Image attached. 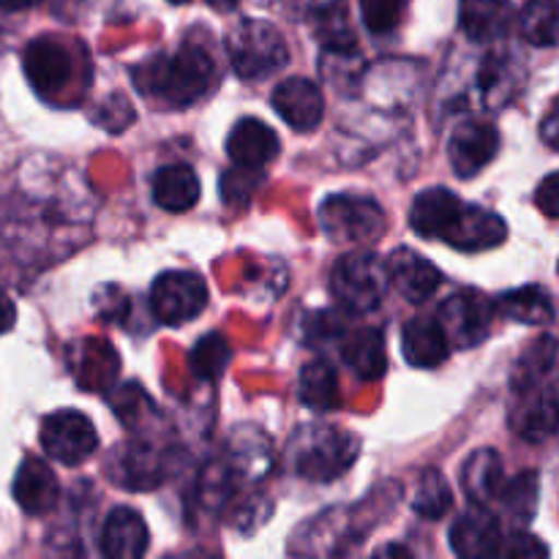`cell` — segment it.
I'll return each instance as SVG.
<instances>
[{"label": "cell", "instance_id": "cell-1", "mask_svg": "<svg viewBox=\"0 0 559 559\" xmlns=\"http://www.w3.org/2000/svg\"><path fill=\"white\" fill-rule=\"evenodd\" d=\"M213 74V58L200 47V44H189L175 49L169 55H153L145 63L134 69V85L136 91L145 96L158 98L167 107H191L197 98H202L211 87Z\"/></svg>", "mask_w": 559, "mask_h": 559}, {"label": "cell", "instance_id": "cell-2", "mask_svg": "<svg viewBox=\"0 0 559 559\" xmlns=\"http://www.w3.org/2000/svg\"><path fill=\"white\" fill-rule=\"evenodd\" d=\"M358 435L338 426H300L289 442V462L295 475L311 484H331L358 462Z\"/></svg>", "mask_w": 559, "mask_h": 559}, {"label": "cell", "instance_id": "cell-3", "mask_svg": "<svg viewBox=\"0 0 559 559\" xmlns=\"http://www.w3.org/2000/svg\"><path fill=\"white\" fill-rule=\"evenodd\" d=\"M229 63L240 80L262 82L289 63L282 31L265 20H240L227 36Z\"/></svg>", "mask_w": 559, "mask_h": 559}, {"label": "cell", "instance_id": "cell-4", "mask_svg": "<svg viewBox=\"0 0 559 559\" xmlns=\"http://www.w3.org/2000/svg\"><path fill=\"white\" fill-rule=\"evenodd\" d=\"M388 289L391 284H388L385 260H380L374 251H353L333 265L331 293L344 311L369 314L380 309Z\"/></svg>", "mask_w": 559, "mask_h": 559}, {"label": "cell", "instance_id": "cell-5", "mask_svg": "<svg viewBox=\"0 0 559 559\" xmlns=\"http://www.w3.org/2000/svg\"><path fill=\"white\" fill-rule=\"evenodd\" d=\"M320 227L333 243H374L388 227L382 205L364 194H331L320 202Z\"/></svg>", "mask_w": 559, "mask_h": 559}, {"label": "cell", "instance_id": "cell-6", "mask_svg": "<svg viewBox=\"0 0 559 559\" xmlns=\"http://www.w3.org/2000/svg\"><path fill=\"white\" fill-rule=\"evenodd\" d=\"M38 440H41L44 453L66 467H80L98 451V435L91 418L76 409H58L47 415Z\"/></svg>", "mask_w": 559, "mask_h": 559}, {"label": "cell", "instance_id": "cell-7", "mask_svg": "<svg viewBox=\"0 0 559 559\" xmlns=\"http://www.w3.org/2000/svg\"><path fill=\"white\" fill-rule=\"evenodd\" d=\"M437 322L445 331L448 344L453 347H478L486 342L495 322V304L478 289H459L451 298L442 300L437 311Z\"/></svg>", "mask_w": 559, "mask_h": 559}, {"label": "cell", "instance_id": "cell-8", "mask_svg": "<svg viewBox=\"0 0 559 559\" xmlns=\"http://www.w3.org/2000/svg\"><path fill=\"white\" fill-rule=\"evenodd\" d=\"M151 309L164 325H183L207 309L205 278L191 271H167L153 282Z\"/></svg>", "mask_w": 559, "mask_h": 559}, {"label": "cell", "instance_id": "cell-9", "mask_svg": "<svg viewBox=\"0 0 559 559\" xmlns=\"http://www.w3.org/2000/svg\"><path fill=\"white\" fill-rule=\"evenodd\" d=\"M25 76L44 102H58L74 82V55L52 36L33 38L22 55Z\"/></svg>", "mask_w": 559, "mask_h": 559}, {"label": "cell", "instance_id": "cell-10", "mask_svg": "<svg viewBox=\"0 0 559 559\" xmlns=\"http://www.w3.org/2000/svg\"><path fill=\"white\" fill-rule=\"evenodd\" d=\"M519 402L511 413V426L522 440L546 442L557 431V385L551 380L513 388Z\"/></svg>", "mask_w": 559, "mask_h": 559}, {"label": "cell", "instance_id": "cell-11", "mask_svg": "<svg viewBox=\"0 0 559 559\" xmlns=\"http://www.w3.org/2000/svg\"><path fill=\"white\" fill-rule=\"evenodd\" d=\"M500 153V131L491 123L467 120L448 140V162L459 178H475Z\"/></svg>", "mask_w": 559, "mask_h": 559}, {"label": "cell", "instance_id": "cell-12", "mask_svg": "<svg viewBox=\"0 0 559 559\" xmlns=\"http://www.w3.org/2000/svg\"><path fill=\"white\" fill-rule=\"evenodd\" d=\"M451 549L464 559H495L500 557L502 524L489 506H473L453 522Z\"/></svg>", "mask_w": 559, "mask_h": 559}, {"label": "cell", "instance_id": "cell-13", "mask_svg": "<svg viewBox=\"0 0 559 559\" xmlns=\"http://www.w3.org/2000/svg\"><path fill=\"white\" fill-rule=\"evenodd\" d=\"M273 109L289 129L306 134V131H314L325 118V98L317 82L306 76H289L278 82L273 91Z\"/></svg>", "mask_w": 559, "mask_h": 559}, {"label": "cell", "instance_id": "cell-14", "mask_svg": "<svg viewBox=\"0 0 559 559\" xmlns=\"http://www.w3.org/2000/svg\"><path fill=\"white\" fill-rule=\"evenodd\" d=\"M388 284L409 304H424L440 289L442 273L435 262L413 249H396L385 262Z\"/></svg>", "mask_w": 559, "mask_h": 559}, {"label": "cell", "instance_id": "cell-15", "mask_svg": "<svg viewBox=\"0 0 559 559\" xmlns=\"http://www.w3.org/2000/svg\"><path fill=\"white\" fill-rule=\"evenodd\" d=\"M167 475V464L158 448L151 442L134 440L118 448L112 464H109V478L126 489H153Z\"/></svg>", "mask_w": 559, "mask_h": 559}, {"label": "cell", "instance_id": "cell-16", "mask_svg": "<svg viewBox=\"0 0 559 559\" xmlns=\"http://www.w3.org/2000/svg\"><path fill=\"white\" fill-rule=\"evenodd\" d=\"M508 238V227L502 222V216H497L495 211H486L484 205H469L464 202L462 213H459L456 224L448 229L445 243L453 246L459 251H486L502 246Z\"/></svg>", "mask_w": 559, "mask_h": 559}, {"label": "cell", "instance_id": "cell-17", "mask_svg": "<svg viewBox=\"0 0 559 559\" xmlns=\"http://www.w3.org/2000/svg\"><path fill=\"white\" fill-rule=\"evenodd\" d=\"M11 495H14L16 506L25 513H31V516H47L49 511H55V506L60 500L58 475L41 459H25L14 475Z\"/></svg>", "mask_w": 559, "mask_h": 559}, {"label": "cell", "instance_id": "cell-18", "mask_svg": "<svg viewBox=\"0 0 559 559\" xmlns=\"http://www.w3.org/2000/svg\"><path fill=\"white\" fill-rule=\"evenodd\" d=\"M464 200H459L451 189H426L415 197L413 211H409V227L424 240H445L448 229L456 224L462 213Z\"/></svg>", "mask_w": 559, "mask_h": 559}, {"label": "cell", "instance_id": "cell-19", "mask_svg": "<svg viewBox=\"0 0 559 559\" xmlns=\"http://www.w3.org/2000/svg\"><path fill=\"white\" fill-rule=\"evenodd\" d=\"M282 151L278 134L260 118H240L227 136V156L238 167L262 169Z\"/></svg>", "mask_w": 559, "mask_h": 559}, {"label": "cell", "instance_id": "cell-20", "mask_svg": "<svg viewBox=\"0 0 559 559\" xmlns=\"http://www.w3.org/2000/svg\"><path fill=\"white\" fill-rule=\"evenodd\" d=\"M102 555L107 559H140L151 546L145 519L134 508H115L102 527Z\"/></svg>", "mask_w": 559, "mask_h": 559}, {"label": "cell", "instance_id": "cell-21", "mask_svg": "<svg viewBox=\"0 0 559 559\" xmlns=\"http://www.w3.org/2000/svg\"><path fill=\"white\" fill-rule=\"evenodd\" d=\"M513 20H516V11H513L511 0H462V9H459L462 31L478 44L506 38L511 33Z\"/></svg>", "mask_w": 559, "mask_h": 559}, {"label": "cell", "instance_id": "cell-22", "mask_svg": "<svg viewBox=\"0 0 559 559\" xmlns=\"http://www.w3.org/2000/svg\"><path fill=\"white\" fill-rule=\"evenodd\" d=\"M402 353L415 369H437L451 355V344L437 317H415L404 325Z\"/></svg>", "mask_w": 559, "mask_h": 559}, {"label": "cell", "instance_id": "cell-23", "mask_svg": "<svg viewBox=\"0 0 559 559\" xmlns=\"http://www.w3.org/2000/svg\"><path fill=\"white\" fill-rule=\"evenodd\" d=\"M342 358L360 382L382 380L388 371L385 333L380 328H364V331L344 333Z\"/></svg>", "mask_w": 559, "mask_h": 559}, {"label": "cell", "instance_id": "cell-24", "mask_svg": "<svg viewBox=\"0 0 559 559\" xmlns=\"http://www.w3.org/2000/svg\"><path fill=\"white\" fill-rule=\"evenodd\" d=\"M506 475H502V459L495 448H480L464 462L462 467V489L473 506H489L497 500Z\"/></svg>", "mask_w": 559, "mask_h": 559}, {"label": "cell", "instance_id": "cell-25", "mask_svg": "<svg viewBox=\"0 0 559 559\" xmlns=\"http://www.w3.org/2000/svg\"><path fill=\"white\" fill-rule=\"evenodd\" d=\"M153 200L167 213H186L200 202V178L189 164H169L153 178Z\"/></svg>", "mask_w": 559, "mask_h": 559}, {"label": "cell", "instance_id": "cell-26", "mask_svg": "<svg viewBox=\"0 0 559 559\" xmlns=\"http://www.w3.org/2000/svg\"><path fill=\"white\" fill-rule=\"evenodd\" d=\"M495 311H500L506 320L522 322V325H549L555 320V300L546 287L527 284V287L502 293L495 304Z\"/></svg>", "mask_w": 559, "mask_h": 559}, {"label": "cell", "instance_id": "cell-27", "mask_svg": "<svg viewBox=\"0 0 559 559\" xmlns=\"http://www.w3.org/2000/svg\"><path fill=\"white\" fill-rule=\"evenodd\" d=\"M298 399L304 407L314 413H331L342 404V388H338V371L328 360H314L304 366L298 382Z\"/></svg>", "mask_w": 559, "mask_h": 559}, {"label": "cell", "instance_id": "cell-28", "mask_svg": "<svg viewBox=\"0 0 559 559\" xmlns=\"http://www.w3.org/2000/svg\"><path fill=\"white\" fill-rule=\"evenodd\" d=\"M497 500L502 502V511L511 519L513 527H530L540 502V475L535 469H524L522 475L502 484Z\"/></svg>", "mask_w": 559, "mask_h": 559}, {"label": "cell", "instance_id": "cell-29", "mask_svg": "<svg viewBox=\"0 0 559 559\" xmlns=\"http://www.w3.org/2000/svg\"><path fill=\"white\" fill-rule=\"evenodd\" d=\"M311 20H314L317 41L325 49H358V38L349 25L344 0H320Z\"/></svg>", "mask_w": 559, "mask_h": 559}, {"label": "cell", "instance_id": "cell-30", "mask_svg": "<svg viewBox=\"0 0 559 559\" xmlns=\"http://www.w3.org/2000/svg\"><path fill=\"white\" fill-rule=\"evenodd\" d=\"M189 364L194 377L207 382L222 380V374L227 371V366L233 364V347H229L227 336L224 333H205L200 342L194 344L189 355Z\"/></svg>", "mask_w": 559, "mask_h": 559}, {"label": "cell", "instance_id": "cell-31", "mask_svg": "<svg viewBox=\"0 0 559 559\" xmlns=\"http://www.w3.org/2000/svg\"><path fill=\"white\" fill-rule=\"evenodd\" d=\"M413 511L418 513L420 519H437L445 516L448 511L453 508V495H451V486L448 480L442 478L440 469H424L418 478V486L413 491Z\"/></svg>", "mask_w": 559, "mask_h": 559}, {"label": "cell", "instance_id": "cell-32", "mask_svg": "<svg viewBox=\"0 0 559 559\" xmlns=\"http://www.w3.org/2000/svg\"><path fill=\"white\" fill-rule=\"evenodd\" d=\"M519 31L533 47H555L557 0H530L519 14Z\"/></svg>", "mask_w": 559, "mask_h": 559}, {"label": "cell", "instance_id": "cell-33", "mask_svg": "<svg viewBox=\"0 0 559 559\" xmlns=\"http://www.w3.org/2000/svg\"><path fill=\"white\" fill-rule=\"evenodd\" d=\"M557 364V342L555 336H540L527 353L519 360L516 371H513V388L533 385V382H544L551 377Z\"/></svg>", "mask_w": 559, "mask_h": 559}, {"label": "cell", "instance_id": "cell-34", "mask_svg": "<svg viewBox=\"0 0 559 559\" xmlns=\"http://www.w3.org/2000/svg\"><path fill=\"white\" fill-rule=\"evenodd\" d=\"M306 331V344H333L342 342L344 333H347V317L336 309H320L314 314H309L304 325Z\"/></svg>", "mask_w": 559, "mask_h": 559}, {"label": "cell", "instance_id": "cell-35", "mask_svg": "<svg viewBox=\"0 0 559 559\" xmlns=\"http://www.w3.org/2000/svg\"><path fill=\"white\" fill-rule=\"evenodd\" d=\"M404 5H407V0H360L364 22L374 36H385V33L396 31L399 22H402Z\"/></svg>", "mask_w": 559, "mask_h": 559}, {"label": "cell", "instance_id": "cell-36", "mask_svg": "<svg viewBox=\"0 0 559 559\" xmlns=\"http://www.w3.org/2000/svg\"><path fill=\"white\" fill-rule=\"evenodd\" d=\"M134 107H131V102L123 93H109V96L98 104L96 112H93V123L118 134V131L129 129V126L134 123Z\"/></svg>", "mask_w": 559, "mask_h": 559}, {"label": "cell", "instance_id": "cell-37", "mask_svg": "<svg viewBox=\"0 0 559 559\" xmlns=\"http://www.w3.org/2000/svg\"><path fill=\"white\" fill-rule=\"evenodd\" d=\"M254 173H260V169H249V167L229 169V173L222 178V200L227 202V205H246V202L251 200V191H254L257 186Z\"/></svg>", "mask_w": 559, "mask_h": 559}, {"label": "cell", "instance_id": "cell-38", "mask_svg": "<svg viewBox=\"0 0 559 559\" xmlns=\"http://www.w3.org/2000/svg\"><path fill=\"white\" fill-rule=\"evenodd\" d=\"M500 557L506 559H535V557H549V549L540 544L535 535L527 533H513L511 538H502Z\"/></svg>", "mask_w": 559, "mask_h": 559}, {"label": "cell", "instance_id": "cell-39", "mask_svg": "<svg viewBox=\"0 0 559 559\" xmlns=\"http://www.w3.org/2000/svg\"><path fill=\"white\" fill-rule=\"evenodd\" d=\"M535 202H538L540 211L549 218L559 216V175L549 173L544 178V183L538 186V194H535Z\"/></svg>", "mask_w": 559, "mask_h": 559}, {"label": "cell", "instance_id": "cell-40", "mask_svg": "<svg viewBox=\"0 0 559 559\" xmlns=\"http://www.w3.org/2000/svg\"><path fill=\"white\" fill-rule=\"evenodd\" d=\"M540 136H544L546 145L555 151V147H559V115H557V98L551 102L549 112H546L544 118V126H540Z\"/></svg>", "mask_w": 559, "mask_h": 559}, {"label": "cell", "instance_id": "cell-41", "mask_svg": "<svg viewBox=\"0 0 559 559\" xmlns=\"http://www.w3.org/2000/svg\"><path fill=\"white\" fill-rule=\"evenodd\" d=\"M16 322V306L9 295L0 289V333H9Z\"/></svg>", "mask_w": 559, "mask_h": 559}, {"label": "cell", "instance_id": "cell-42", "mask_svg": "<svg viewBox=\"0 0 559 559\" xmlns=\"http://www.w3.org/2000/svg\"><path fill=\"white\" fill-rule=\"evenodd\" d=\"M374 555L377 557H404V559H409V557H413V551H409L407 546L393 544V546H382V549H377Z\"/></svg>", "mask_w": 559, "mask_h": 559}, {"label": "cell", "instance_id": "cell-43", "mask_svg": "<svg viewBox=\"0 0 559 559\" xmlns=\"http://www.w3.org/2000/svg\"><path fill=\"white\" fill-rule=\"evenodd\" d=\"M38 3H41V0H0V11H25Z\"/></svg>", "mask_w": 559, "mask_h": 559}, {"label": "cell", "instance_id": "cell-44", "mask_svg": "<svg viewBox=\"0 0 559 559\" xmlns=\"http://www.w3.org/2000/svg\"><path fill=\"white\" fill-rule=\"evenodd\" d=\"M207 5H211V9H216V11H222V14H227V11H233L235 5L240 3V0H205Z\"/></svg>", "mask_w": 559, "mask_h": 559}, {"label": "cell", "instance_id": "cell-45", "mask_svg": "<svg viewBox=\"0 0 559 559\" xmlns=\"http://www.w3.org/2000/svg\"><path fill=\"white\" fill-rule=\"evenodd\" d=\"M169 3H175V5H180V3H189V0H169Z\"/></svg>", "mask_w": 559, "mask_h": 559}]
</instances>
